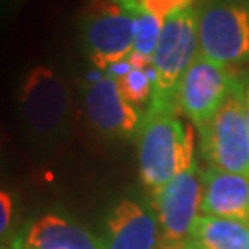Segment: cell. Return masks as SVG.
I'll return each instance as SVG.
<instances>
[{
	"mask_svg": "<svg viewBox=\"0 0 249 249\" xmlns=\"http://www.w3.org/2000/svg\"><path fill=\"white\" fill-rule=\"evenodd\" d=\"M118 4L129 13H148L164 20L183 9L194 6V0H124Z\"/></svg>",
	"mask_w": 249,
	"mask_h": 249,
	"instance_id": "cell-16",
	"label": "cell"
},
{
	"mask_svg": "<svg viewBox=\"0 0 249 249\" xmlns=\"http://www.w3.org/2000/svg\"><path fill=\"white\" fill-rule=\"evenodd\" d=\"M201 203V172L197 164L178 174L159 194L153 207L159 220V249H187Z\"/></svg>",
	"mask_w": 249,
	"mask_h": 249,
	"instance_id": "cell-7",
	"label": "cell"
},
{
	"mask_svg": "<svg viewBox=\"0 0 249 249\" xmlns=\"http://www.w3.org/2000/svg\"><path fill=\"white\" fill-rule=\"evenodd\" d=\"M234 76L229 67L197 52L185 72L178 92V106L196 129H203L220 111L231 90Z\"/></svg>",
	"mask_w": 249,
	"mask_h": 249,
	"instance_id": "cell-9",
	"label": "cell"
},
{
	"mask_svg": "<svg viewBox=\"0 0 249 249\" xmlns=\"http://www.w3.org/2000/svg\"><path fill=\"white\" fill-rule=\"evenodd\" d=\"M187 249H194V248H187Z\"/></svg>",
	"mask_w": 249,
	"mask_h": 249,
	"instance_id": "cell-23",
	"label": "cell"
},
{
	"mask_svg": "<svg viewBox=\"0 0 249 249\" xmlns=\"http://www.w3.org/2000/svg\"><path fill=\"white\" fill-rule=\"evenodd\" d=\"M22 6V0H0V28H8L9 24H13Z\"/></svg>",
	"mask_w": 249,
	"mask_h": 249,
	"instance_id": "cell-18",
	"label": "cell"
},
{
	"mask_svg": "<svg viewBox=\"0 0 249 249\" xmlns=\"http://www.w3.org/2000/svg\"><path fill=\"white\" fill-rule=\"evenodd\" d=\"M115 2H124V0H115Z\"/></svg>",
	"mask_w": 249,
	"mask_h": 249,
	"instance_id": "cell-22",
	"label": "cell"
},
{
	"mask_svg": "<svg viewBox=\"0 0 249 249\" xmlns=\"http://www.w3.org/2000/svg\"><path fill=\"white\" fill-rule=\"evenodd\" d=\"M159 220L151 209L135 199L116 201L106 218L104 249H157Z\"/></svg>",
	"mask_w": 249,
	"mask_h": 249,
	"instance_id": "cell-10",
	"label": "cell"
},
{
	"mask_svg": "<svg viewBox=\"0 0 249 249\" xmlns=\"http://www.w3.org/2000/svg\"><path fill=\"white\" fill-rule=\"evenodd\" d=\"M78 39L87 59L109 72L133 53L135 18L115 0H89L78 18Z\"/></svg>",
	"mask_w": 249,
	"mask_h": 249,
	"instance_id": "cell-4",
	"label": "cell"
},
{
	"mask_svg": "<svg viewBox=\"0 0 249 249\" xmlns=\"http://www.w3.org/2000/svg\"><path fill=\"white\" fill-rule=\"evenodd\" d=\"M199 52L197 41V8L179 11L164 18L159 41L153 52V94L150 104L178 107L181 80Z\"/></svg>",
	"mask_w": 249,
	"mask_h": 249,
	"instance_id": "cell-3",
	"label": "cell"
},
{
	"mask_svg": "<svg viewBox=\"0 0 249 249\" xmlns=\"http://www.w3.org/2000/svg\"><path fill=\"white\" fill-rule=\"evenodd\" d=\"M199 214L249 222V178L218 168L201 172Z\"/></svg>",
	"mask_w": 249,
	"mask_h": 249,
	"instance_id": "cell-12",
	"label": "cell"
},
{
	"mask_svg": "<svg viewBox=\"0 0 249 249\" xmlns=\"http://www.w3.org/2000/svg\"><path fill=\"white\" fill-rule=\"evenodd\" d=\"M188 248L249 249V222L199 214L190 232Z\"/></svg>",
	"mask_w": 249,
	"mask_h": 249,
	"instance_id": "cell-13",
	"label": "cell"
},
{
	"mask_svg": "<svg viewBox=\"0 0 249 249\" xmlns=\"http://www.w3.org/2000/svg\"><path fill=\"white\" fill-rule=\"evenodd\" d=\"M131 15L135 18V43L133 53L127 61L133 67L151 69L153 52H155L164 20L148 15V13H131Z\"/></svg>",
	"mask_w": 249,
	"mask_h": 249,
	"instance_id": "cell-14",
	"label": "cell"
},
{
	"mask_svg": "<svg viewBox=\"0 0 249 249\" xmlns=\"http://www.w3.org/2000/svg\"><path fill=\"white\" fill-rule=\"evenodd\" d=\"M199 52L225 65H249V0H205L197 8Z\"/></svg>",
	"mask_w": 249,
	"mask_h": 249,
	"instance_id": "cell-6",
	"label": "cell"
},
{
	"mask_svg": "<svg viewBox=\"0 0 249 249\" xmlns=\"http://www.w3.org/2000/svg\"><path fill=\"white\" fill-rule=\"evenodd\" d=\"M17 223V197L8 188L0 187V240L15 231Z\"/></svg>",
	"mask_w": 249,
	"mask_h": 249,
	"instance_id": "cell-17",
	"label": "cell"
},
{
	"mask_svg": "<svg viewBox=\"0 0 249 249\" xmlns=\"http://www.w3.org/2000/svg\"><path fill=\"white\" fill-rule=\"evenodd\" d=\"M22 2H26V0H22Z\"/></svg>",
	"mask_w": 249,
	"mask_h": 249,
	"instance_id": "cell-24",
	"label": "cell"
},
{
	"mask_svg": "<svg viewBox=\"0 0 249 249\" xmlns=\"http://www.w3.org/2000/svg\"><path fill=\"white\" fill-rule=\"evenodd\" d=\"M246 83L234 76L227 100L214 118L199 129L201 153L211 168L249 178V135L246 124Z\"/></svg>",
	"mask_w": 249,
	"mask_h": 249,
	"instance_id": "cell-5",
	"label": "cell"
},
{
	"mask_svg": "<svg viewBox=\"0 0 249 249\" xmlns=\"http://www.w3.org/2000/svg\"><path fill=\"white\" fill-rule=\"evenodd\" d=\"M17 115L37 151L53 150L69 135L72 96L61 72L48 63L28 67L17 85Z\"/></svg>",
	"mask_w": 249,
	"mask_h": 249,
	"instance_id": "cell-1",
	"label": "cell"
},
{
	"mask_svg": "<svg viewBox=\"0 0 249 249\" xmlns=\"http://www.w3.org/2000/svg\"><path fill=\"white\" fill-rule=\"evenodd\" d=\"M194 164V131L181 122L178 107L150 104L139 129V172L142 185L155 196L178 174Z\"/></svg>",
	"mask_w": 249,
	"mask_h": 249,
	"instance_id": "cell-2",
	"label": "cell"
},
{
	"mask_svg": "<svg viewBox=\"0 0 249 249\" xmlns=\"http://www.w3.org/2000/svg\"><path fill=\"white\" fill-rule=\"evenodd\" d=\"M118 81V87L122 90L124 98L133 106H142L144 102L151 100L153 94V69L133 67L127 61V71L120 74H113Z\"/></svg>",
	"mask_w": 249,
	"mask_h": 249,
	"instance_id": "cell-15",
	"label": "cell"
},
{
	"mask_svg": "<svg viewBox=\"0 0 249 249\" xmlns=\"http://www.w3.org/2000/svg\"><path fill=\"white\" fill-rule=\"evenodd\" d=\"M6 155H8V139L4 133V127L0 124V164L6 160Z\"/></svg>",
	"mask_w": 249,
	"mask_h": 249,
	"instance_id": "cell-19",
	"label": "cell"
},
{
	"mask_svg": "<svg viewBox=\"0 0 249 249\" xmlns=\"http://www.w3.org/2000/svg\"><path fill=\"white\" fill-rule=\"evenodd\" d=\"M81 102L89 125L104 139L129 141L139 135L141 109L127 102L111 72L81 85Z\"/></svg>",
	"mask_w": 249,
	"mask_h": 249,
	"instance_id": "cell-8",
	"label": "cell"
},
{
	"mask_svg": "<svg viewBox=\"0 0 249 249\" xmlns=\"http://www.w3.org/2000/svg\"><path fill=\"white\" fill-rule=\"evenodd\" d=\"M246 90H244V100H246V124H248V135H249V76L244 80Z\"/></svg>",
	"mask_w": 249,
	"mask_h": 249,
	"instance_id": "cell-20",
	"label": "cell"
},
{
	"mask_svg": "<svg viewBox=\"0 0 249 249\" xmlns=\"http://www.w3.org/2000/svg\"><path fill=\"white\" fill-rule=\"evenodd\" d=\"M15 249H104L102 238L61 213H45L30 222Z\"/></svg>",
	"mask_w": 249,
	"mask_h": 249,
	"instance_id": "cell-11",
	"label": "cell"
},
{
	"mask_svg": "<svg viewBox=\"0 0 249 249\" xmlns=\"http://www.w3.org/2000/svg\"><path fill=\"white\" fill-rule=\"evenodd\" d=\"M0 249H11V248H4V246H0Z\"/></svg>",
	"mask_w": 249,
	"mask_h": 249,
	"instance_id": "cell-21",
	"label": "cell"
}]
</instances>
